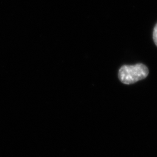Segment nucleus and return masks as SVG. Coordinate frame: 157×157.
<instances>
[{"instance_id":"1","label":"nucleus","mask_w":157,"mask_h":157,"mask_svg":"<svg viewBox=\"0 0 157 157\" xmlns=\"http://www.w3.org/2000/svg\"><path fill=\"white\" fill-rule=\"evenodd\" d=\"M149 73L146 65L137 63L135 65H124L119 71L118 77L124 84H130L146 78Z\"/></svg>"},{"instance_id":"2","label":"nucleus","mask_w":157,"mask_h":157,"mask_svg":"<svg viewBox=\"0 0 157 157\" xmlns=\"http://www.w3.org/2000/svg\"><path fill=\"white\" fill-rule=\"evenodd\" d=\"M153 40L155 45L157 46V23L154 29V31H153Z\"/></svg>"}]
</instances>
